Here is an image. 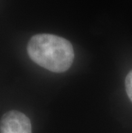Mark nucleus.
Here are the masks:
<instances>
[{"label": "nucleus", "mask_w": 132, "mask_h": 133, "mask_svg": "<svg viewBox=\"0 0 132 133\" xmlns=\"http://www.w3.org/2000/svg\"><path fill=\"white\" fill-rule=\"evenodd\" d=\"M125 89L127 95L132 101V70L129 72V74L125 78Z\"/></svg>", "instance_id": "7ed1b4c3"}, {"label": "nucleus", "mask_w": 132, "mask_h": 133, "mask_svg": "<svg viewBox=\"0 0 132 133\" xmlns=\"http://www.w3.org/2000/svg\"><path fill=\"white\" fill-rule=\"evenodd\" d=\"M27 50L29 58L34 63L56 73L69 70L75 58L71 42L49 34L33 35L29 39Z\"/></svg>", "instance_id": "f257e3e1"}, {"label": "nucleus", "mask_w": 132, "mask_h": 133, "mask_svg": "<svg viewBox=\"0 0 132 133\" xmlns=\"http://www.w3.org/2000/svg\"><path fill=\"white\" fill-rule=\"evenodd\" d=\"M0 133H32V125L24 114L13 110L3 115Z\"/></svg>", "instance_id": "f03ea898"}]
</instances>
